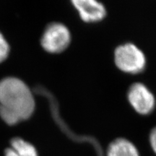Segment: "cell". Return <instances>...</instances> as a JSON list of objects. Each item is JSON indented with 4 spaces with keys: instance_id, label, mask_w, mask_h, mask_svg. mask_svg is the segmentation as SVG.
Segmentation results:
<instances>
[{
    "instance_id": "6",
    "label": "cell",
    "mask_w": 156,
    "mask_h": 156,
    "mask_svg": "<svg viewBox=\"0 0 156 156\" xmlns=\"http://www.w3.org/2000/svg\"><path fill=\"white\" fill-rule=\"evenodd\" d=\"M106 156H140L137 148L132 142L124 138H119L108 146Z\"/></svg>"
},
{
    "instance_id": "10",
    "label": "cell",
    "mask_w": 156,
    "mask_h": 156,
    "mask_svg": "<svg viewBox=\"0 0 156 156\" xmlns=\"http://www.w3.org/2000/svg\"><path fill=\"white\" fill-rule=\"evenodd\" d=\"M5 156H19L13 148H7L5 151Z\"/></svg>"
},
{
    "instance_id": "2",
    "label": "cell",
    "mask_w": 156,
    "mask_h": 156,
    "mask_svg": "<svg viewBox=\"0 0 156 156\" xmlns=\"http://www.w3.org/2000/svg\"><path fill=\"white\" fill-rule=\"evenodd\" d=\"M115 63L121 70L128 73H138L145 67V56L132 44L119 46L115 51Z\"/></svg>"
},
{
    "instance_id": "4",
    "label": "cell",
    "mask_w": 156,
    "mask_h": 156,
    "mask_svg": "<svg viewBox=\"0 0 156 156\" xmlns=\"http://www.w3.org/2000/svg\"><path fill=\"white\" fill-rule=\"evenodd\" d=\"M128 99L132 106L139 114L145 115L150 114L155 107L154 95L142 83H134L129 87Z\"/></svg>"
},
{
    "instance_id": "8",
    "label": "cell",
    "mask_w": 156,
    "mask_h": 156,
    "mask_svg": "<svg viewBox=\"0 0 156 156\" xmlns=\"http://www.w3.org/2000/svg\"><path fill=\"white\" fill-rule=\"evenodd\" d=\"M9 52V44L4 38L2 34H0V62L6 59Z\"/></svg>"
},
{
    "instance_id": "3",
    "label": "cell",
    "mask_w": 156,
    "mask_h": 156,
    "mask_svg": "<svg viewBox=\"0 0 156 156\" xmlns=\"http://www.w3.org/2000/svg\"><path fill=\"white\" fill-rule=\"evenodd\" d=\"M71 36L69 30L62 23L48 25L41 38V45L50 53H60L69 46Z\"/></svg>"
},
{
    "instance_id": "5",
    "label": "cell",
    "mask_w": 156,
    "mask_h": 156,
    "mask_svg": "<svg viewBox=\"0 0 156 156\" xmlns=\"http://www.w3.org/2000/svg\"><path fill=\"white\" fill-rule=\"evenodd\" d=\"M73 5L85 22H97L106 15V9L103 4L94 0H73Z\"/></svg>"
},
{
    "instance_id": "7",
    "label": "cell",
    "mask_w": 156,
    "mask_h": 156,
    "mask_svg": "<svg viewBox=\"0 0 156 156\" xmlns=\"http://www.w3.org/2000/svg\"><path fill=\"white\" fill-rule=\"evenodd\" d=\"M11 145L19 156H38L34 146L20 138L13 139L11 141Z\"/></svg>"
},
{
    "instance_id": "1",
    "label": "cell",
    "mask_w": 156,
    "mask_h": 156,
    "mask_svg": "<svg viewBox=\"0 0 156 156\" xmlns=\"http://www.w3.org/2000/svg\"><path fill=\"white\" fill-rule=\"evenodd\" d=\"M0 106L12 112L20 121L28 119L35 108L29 87L22 80L7 77L0 82Z\"/></svg>"
},
{
    "instance_id": "9",
    "label": "cell",
    "mask_w": 156,
    "mask_h": 156,
    "mask_svg": "<svg viewBox=\"0 0 156 156\" xmlns=\"http://www.w3.org/2000/svg\"><path fill=\"white\" fill-rule=\"evenodd\" d=\"M150 142L153 151L156 155V126L152 130L150 136Z\"/></svg>"
}]
</instances>
